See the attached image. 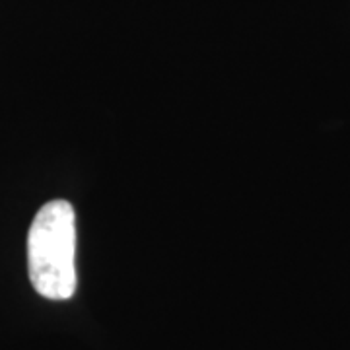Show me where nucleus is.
<instances>
[{"label":"nucleus","mask_w":350,"mask_h":350,"mask_svg":"<svg viewBox=\"0 0 350 350\" xmlns=\"http://www.w3.org/2000/svg\"><path fill=\"white\" fill-rule=\"evenodd\" d=\"M76 220L68 200L39 208L27 234V273L39 296L63 301L76 292Z\"/></svg>","instance_id":"nucleus-1"}]
</instances>
